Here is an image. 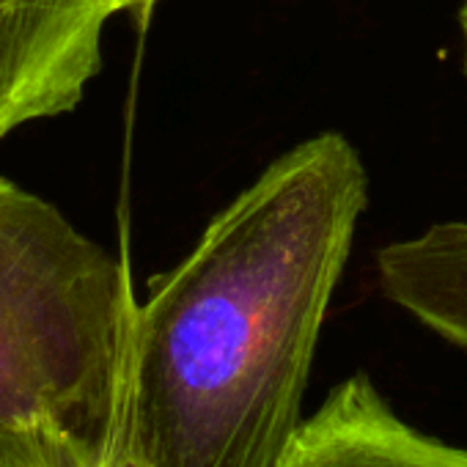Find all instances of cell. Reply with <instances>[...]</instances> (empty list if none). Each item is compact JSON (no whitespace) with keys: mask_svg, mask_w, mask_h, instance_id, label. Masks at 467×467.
<instances>
[{"mask_svg":"<svg viewBox=\"0 0 467 467\" xmlns=\"http://www.w3.org/2000/svg\"><path fill=\"white\" fill-rule=\"evenodd\" d=\"M368 201L341 132L248 184L138 306L127 448L140 467H278Z\"/></svg>","mask_w":467,"mask_h":467,"instance_id":"cell-1","label":"cell"},{"mask_svg":"<svg viewBox=\"0 0 467 467\" xmlns=\"http://www.w3.org/2000/svg\"><path fill=\"white\" fill-rule=\"evenodd\" d=\"M138 306L121 259L0 176V426L50 423L113 448Z\"/></svg>","mask_w":467,"mask_h":467,"instance_id":"cell-2","label":"cell"},{"mask_svg":"<svg viewBox=\"0 0 467 467\" xmlns=\"http://www.w3.org/2000/svg\"><path fill=\"white\" fill-rule=\"evenodd\" d=\"M108 20L99 0H0V138L83 102Z\"/></svg>","mask_w":467,"mask_h":467,"instance_id":"cell-3","label":"cell"},{"mask_svg":"<svg viewBox=\"0 0 467 467\" xmlns=\"http://www.w3.org/2000/svg\"><path fill=\"white\" fill-rule=\"evenodd\" d=\"M278 467H467V448L401 420L368 374L358 371L297 426Z\"/></svg>","mask_w":467,"mask_h":467,"instance_id":"cell-4","label":"cell"},{"mask_svg":"<svg viewBox=\"0 0 467 467\" xmlns=\"http://www.w3.org/2000/svg\"><path fill=\"white\" fill-rule=\"evenodd\" d=\"M382 295L415 322L467 349V220L434 223L374 259Z\"/></svg>","mask_w":467,"mask_h":467,"instance_id":"cell-5","label":"cell"},{"mask_svg":"<svg viewBox=\"0 0 467 467\" xmlns=\"http://www.w3.org/2000/svg\"><path fill=\"white\" fill-rule=\"evenodd\" d=\"M127 426L113 448H97L50 423L0 426V467H130Z\"/></svg>","mask_w":467,"mask_h":467,"instance_id":"cell-6","label":"cell"},{"mask_svg":"<svg viewBox=\"0 0 467 467\" xmlns=\"http://www.w3.org/2000/svg\"><path fill=\"white\" fill-rule=\"evenodd\" d=\"M99 6L108 17H113L119 12H149L154 0H99Z\"/></svg>","mask_w":467,"mask_h":467,"instance_id":"cell-7","label":"cell"},{"mask_svg":"<svg viewBox=\"0 0 467 467\" xmlns=\"http://www.w3.org/2000/svg\"><path fill=\"white\" fill-rule=\"evenodd\" d=\"M459 28H462V42H464V75H467V0L459 9Z\"/></svg>","mask_w":467,"mask_h":467,"instance_id":"cell-8","label":"cell"},{"mask_svg":"<svg viewBox=\"0 0 467 467\" xmlns=\"http://www.w3.org/2000/svg\"><path fill=\"white\" fill-rule=\"evenodd\" d=\"M130 467H140V464H138V459H135V456H132V464H130Z\"/></svg>","mask_w":467,"mask_h":467,"instance_id":"cell-9","label":"cell"}]
</instances>
